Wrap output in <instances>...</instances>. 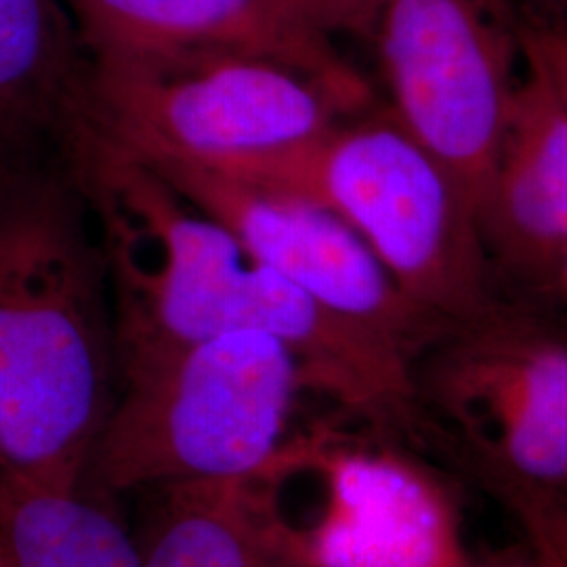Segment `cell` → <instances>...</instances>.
I'll return each instance as SVG.
<instances>
[{
    "instance_id": "cell-10",
    "label": "cell",
    "mask_w": 567,
    "mask_h": 567,
    "mask_svg": "<svg viewBox=\"0 0 567 567\" xmlns=\"http://www.w3.org/2000/svg\"><path fill=\"white\" fill-rule=\"evenodd\" d=\"M91 60L225 53L271 61L320 84L344 114L370 89L299 0H63Z\"/></svg>"
},
{
    "instance_id": "cell-16",
    "label": "cell",
    "mask_w": 567,
    "mask_h": 567,
    "mask_svg": "<svg viewBox=\"0 0 567 567\" xmlns=\"http://www.w3.org/2000/svg\"><path fill=\"white\" fill-rule=\"evenodd\" d=\"M517 37L524 65L547 82L567 107V23L517 20Z\"/></svg>"
},
{
    "instance_id": "cell-8",
    "label": "cell",
    "mask_w": 567,
    "mask_h": 567,
    "mask_svg": "<svg viewBox=\"0 0 567 567\" xmlns=\"http://www.w3.org/2000/svg\"><path fill=\"white\" fill-rule=\"evenodd\" d=\"M131 154V152H128ZM265 267L416 362L450 326L412 303L364 240L324 206L265 192L206 166L140 158Z\"/></svg>"
},
{
    "instance_id": "cell-15",
    "label": "cell",
    "mask_w": 567,
    "mask_h": 567,
    "mask_svg": "<svg viewBox=\"0 0 567 567\" xmlns=\"http://www.w3.org/2000/svg\"><path fill=\"white\" fill-rule=\"evenodd\" d=\"M486 486L524 529L527 550L536 564L567 567V503L503 480H489Z\"/></svg>"
},
{
    "instance_id": "cell-1",
    "label": "cell",
    "mask_w": 567,
    "mask_h": 567,
    "mask_svg": "<svg viewBox=\"0 0 567 567\" xmlns=\"http://www.w3.org/2000/svg\"><path fill=\"white\" fill-rule=\"evenodd\" d=\"M72 175L107 261L121 377L221 334L264 332L290 349L307 389L377 429L412 425L419 391L402 347L259 264L103 135Z\"/></svg>"
},
{
    "instance_id": "cell-12",
    "label": "cell",
    "mask_w": 567,
    "mask_h": 567,
    "mask_svg": "<svg viewBox=\"0 0 567 567\" xmlns=\"http://www.w3.org/2000/svg\"><path fill=\"white\" fill-rule=\"evenodd\" d=\"M91 58L63 0H0V163L72 171L100 137Z\"/></svg>"
},
{
    "instance_id": "cell-18",
    "label": "cell",
    "mask_w": 567,
    "mask_h": 567,
    "mask_svg": "<svg viewBox=\"0 0 567 567\" xmlns=\"http://www.w3.org/2000/svg\"><path fill=\"white\" fill-rule=\"evenodd\" d=\"M515 18L534 23H567V0H507Z\"/></svg>"
},
{
    "instance_id": "cell-21",
    "label": "cell",
    "mask_w": 567,
    "mask_h": 567,
    "mask_svg": "<svg viewBox=\"0 0 567 567\" xmlns=\"http://www.w3.org/2000/svg\"><path fill=\"white\" fill-rule=\"evenodd\" d=\"M0 567H13L11 566V561H9V557H7V553H4L2 545H0Z\"/></svg>"
},
{
    "instance_id": "cell-17",
    "label": "cell",
    "mask_w": 567,
    "mask_h": 567,
    "mask_svg": "<svg viewBox=\"0 0 567 567\" xmlns=\"http://www.w3.org/2000/svg\"><path fill=\"white\" fill-rule=\"evenodd\" d=\"M307 16L332 39L349 34L370 39L386 0H299Z\"/></svg>"
},
{
    "instance_id": "cell-7",
    "label": "cell",
    "mask_w": 567,
    "mask_h": 567,
    "mask_svg": "<svg viewBox=\"0 0 567 567\" xmlns=\"http://www.w3.org/2000/svg\"><path fill=\"white\" fill-rule=\"evenodd\" d=\"M414 377L419 402L458 426L477 475L567 503V330L496 303L450 326Z\"/></svg>"
},
{
    "instance_id": "cell-2",
    "label": "cell",
    "mask_w": 567,
    "mask_h": 567,
    "mask_svg": "<svg viewBox=\"0 0 567 567\" xmlns=\"http://www.w3.org/2000/svg\"><path fill=\"white\" fill-rule=\"evenodd\" d=\"M68 168L0 163V475L81 487L118 400L110 271Z\"/></svg>"
},
{
    "instance_id": "cell-19",
    "label": "cell",
    "mask_w": 567,
    "mask_h": 567,
    "mask_svg": "<svg viewBox=\"0 0 567 567\" xmlns=\"http://www.w3.org/2000/svg\"><path fill=\"white\" fill-rule=\"evenodd\" d=\"M463 567H540L536 564V559L529 555H503V557H492V559H482V561H475V559H466L465 566Z\"/></svg>"
},
{
    "instance_id": "cell-20",
    "label": "cell",
    "mask_w": 567,
    "mask_h": 567,
    "mask_svg": "<svg viewBox=\"0 0 567 567\" xmlns=\"http://www.w3.org/2000/svg\"><path fill=\"white\" fill-rule=\"evenodd\" d=\"M550 292H555L567 305V257L564 265L559 267V271H557V278H555V282L550 286Z\"/></svg>"
},
{
    "instance_id": "cell-9",
    "label": "cell",
    "mask_w": 567,
    "mask_h": 567,
    "mask_svg": "<svg viewBox=\"0 0 567 567\" xmlns=\"http://www.w3.org/2000/svg\"><path fill=\"white\" fill-rule=\"evenodd\" d=\"M288 450L318 484L309 517L282 519L274 511L301 566H465L458 508L426 466L330 431L288 442Z\"/></svg>"
},
{
    "instance_id": "cell-3",
    "label": "cell",
    "mask_w": 567,
    "mask_h": 567,
    "mask_svg": "<svg viewBox=\"0 0 567 567\" xmlns=\"http://www.w3.org/2000/svg\"><path fill=\"white\" fill-rule=\"evenodd\" d=\"M196 164L324 206L364 240L405 297L442 324L473 320L496 305L475 206L389 107L334 122L295 145Z\"/></svg>"
},
{
    "instance_id": "cell-4",
    "label": "cell",
    "mask_w": 567,
    "mask_h": 567,
    "mask_svg": "<svg viewBox=\"0 0 567 567\" xmlns=\"http://www.w3.org/2000/svg\"><path fill=\"white\" fill-rule=\"evenodd\" d=\"M305 389L290 349L264 332L221 334L126 372L81 487L116 496L257 477L288 444Z\"/></svg>"
},
{
    "instance_id": "cell-6",
    "label": "cell",
    "mask_w": 567,
    "mask_h": 567,
    "mask_svg": "<svg viewBox=\"0 0 567 567\" xmlns=\"http://www.w3.org/2000/svg\"><path fill=\"white\" fill-rule=\"evenodd\" d=\"M368 41L391 114L444 164L477 213L522 81L507 0H386Z\"/></svg>"
},
{
    "instance_id": "cell-13",
    "label": "cell",
    "mask_w": 567,
    "mask_h": 567,
    "mask_svg": "<svg viewBox=\"0 0 567 567\" xmlns=\"http://www.w3.org/2000/svg\"><path fill=\"white\" fill-rule=\"evenodd\" d=\"M142 567H303L257 477L145 487Z\"/></svg>"
},
{
    "instance_id": "cell-11",
    "label": "cell",
    "mask_w": 567,
    "mask_h": 567,
    "mask_svg": "<svg viewBox=\"0 0 567 567\" xmlns=\"http://www.w3.org/2000/svg\"><path fill=\"white\" fill-rule=\"evenodd\" d=\"M477 225L492 276L550 290L567 257V107L527 65Z\"/></svg>"
},
{
    "instance_id": "cell-5",
    "label": "cell",
    "mask_w": 567,
    "mask_h": 567,
    "mask_svg": "<svg viewBox=\"0 0 567 567\" xmlns=\"http://www.w3.org/2000/svg\"><path fill=\"white\" fill-rule=\"evenodd\" d=\"M91 100L105 140L189 163L295 145L347 116L301 74L225 53L91 60Z\"/></svg>"
},
{
    "instance_id": "cell-14",
    "label": "cell",
    "mask_w": 567,
    "mask_h": 567,
    "mask_svg": "<svg viewBox=\"0 0 567 567\" xmlns=\"http://www.w3.org/2000/svg\"><path fill=\"white\" fill-rule=\"evenodd\" d=\"M114 496L0 475V545L13 567H142Z\"/></svg>"
}]
</instances>
